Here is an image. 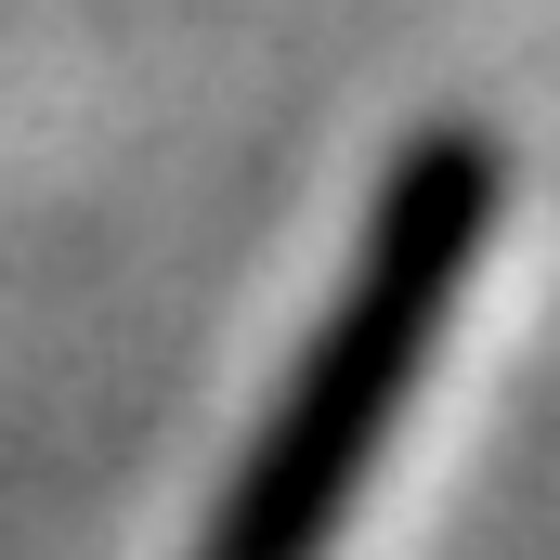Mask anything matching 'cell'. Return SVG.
Instances as JSON below:
<instances>
[{
    "label": "cell",
    "instance_id": "6da1fadb",
    "mask_svg": "<svg viewBox=\"0 0 560 560\" xmlns=\"http://www.w3.org/2000/svg\"><path fill=\"white\" fill-rule=\"evenodd\" d=\"M495 209H509V156H495L482 118H430L392 156V183L365 209V248H352L339 300L313 313L275 418L248 430V456H235V482H222L196 560H326L339 548V522L365 509L378 443L405 430L430 352L456 326V300L482 287Z\"/></svg>",
    "mask_w": 560,
    "mask_h": 560
}]
</instances>
